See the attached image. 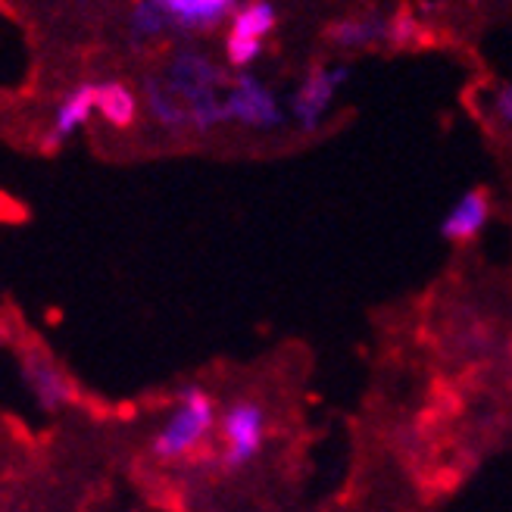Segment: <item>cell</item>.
Instances as JSON below:
<instances>
[{"label":"cell","mask_w":512,"mask_h":512,"mask_svg":"<svg viewBox=\"0 0 512 512\" xmlns=\"http://www.w3.org/2000/svg\"><path fill=\"white\" fill-rule=\"evenodd\" d=\"M216 428V400L191 384L182 394H178L172 413L160 425V431L153 434V456L163 459V463H175V459H185L194 450L207 444V438Z\"/></svg>","instance_id":"1"},{"label":"cell","mask_w":512,"mask_h":512,"mask_svg":"<svg viewBox=\"0 0 512 512\" xmlns=\"http://www.w3.org/2000/svg\"><path fill=\"white\" fill-rule=\"evenodd\" d=\"M219 438H222V463L228 469H244L260 456L266 444V413L256 400H235L225 406L219 419Z\"/></svg>","instance_id":"2"},{"label":"cell","mask_w":512,"mask_h":512,"mask_svg":"<svg viewBox=\"0 0 512 512\" xmlns=\"http://www.w3.org/2000/svg\"><path fill=\"white\" fill-rule=\"evenodd\" d=\"M344 82H347V69H316L306 75V82L291 97V113L300 122V128L313 132Z\"/></svg>","instance_id":"3"},{"label":"cell","mask_w":512,"mask_h":512,"mask_svg":"<svg viewBox=\"0 0 512 512\" xmlns=\"http://www.w3.org/2000/svg\"><path fill=\"white\" fill-rule=\"evenodd\" d=\"M225 110H228V119H238L253 128H275L285 119L278 110V100L260 82L250 79V75H241L235 82L232 94L225 97Z\"/></svg>","instance_id":"4"},{"label":"cell","mask_w":512,"mask_h":512,"mask_svg":"<svg viewBox=\"0 0 512 512\" xmlns=\"http://www.w3.org/2000/svg\"><path fill=\"white\" fill-rule=\"evenodd\" d=\"M22 378L29 384L32 397L38 400V406L44 413H57L72 400V381L63 375V369L47 360L44 353H29L22 360Z\"/></svg>","instance_id":"5"},{"label":"cell","mask_w":512,"mask_h":512,"mask_svg":"<svg viewBox=\"0 0 512 512\" xmlns=\"http://www.w3.org/2000/svg\"><path fill=\"white\" fill-rule=\"evenodd\" d=\"M166 82L185 97V104L191 110L194 100L207 97V94H216V88L222 85V72L200 54H178L172 63H169V72H166Z\"/></svg>","instance_id":"6"},{"label":"cell","mask_w":512,"mask_h":512,"mask_svg":"<svg viewBox=\"0 0 512 512\" xmlns=\"http://www.w3.org/2000/svg\"><path fill=\"white\" fill-rule=\"evenodd\" d=\"M491 216V197L484 188H472L453 203V210L441 222V235L453 244H466L481 235Z\"/></svg>","instance_id":"7"},{"label":"cell","mask_w":512,"mask_h":512,"mask_svg":"<svg viewBox=\"0 0 512 512\" xmlns=\"http://www.w3.org/2000/svg\"><path fill=\"white\" fill-rule=\"evenodd\" d=\"M91 110H97V85H82L72 94H66V100L54 116V125H50V132L44 135V150L54 153L75 132V128L85 125Z\"/></svg>","instance_id":"8"},{"label":"cell","mask_w":512,"mask_h":512,"mask_svg":"<svg viewBox=\"0 0 512 512\" xmlns=\"http://www.w3.org/2000/svg\"><path fill=\"white\" fill-rule=\"evenodd\" d=\"M144 97H147V107H150L153 119H157L160 125H166V128L191 125V110L185 104V97L178 94L166 79H147Z\"/></svg>","instance_id":"9"},{"label":"cell","mask_w":512,"mask_h":512,"mask_svg":"<svg viewBox=\"0 0 512 512\" xmlns=\"http://www.w3.org/2000/svg\"><path fill=\"white\" fill-rule=\"evenodd\" d=\"M182 29H213L235 7V0H160Z\"/></svg>","instance_id":"10"},{"label":"cell","mask_w":512,"mask_h":512,"mask_svg":"<svg viewBox=\"0 0 512 512\" xmlns=\"http://www.w3.org/2000/svg\"><path fill=\"white\" fill-rule=\"evenodd\" d=\"M384 38H391V22L378 16V13H369V16H356V19H344L338 22L335 29H331V41L338 47H369V44H378Z\"/></svg>","instance_id":"11"},{"label":"cell","mask_w":512,"mask_h":512,"mask_svg":"<svg viewBox=\"0 0 512 512\" xmlns=\"http://www.w3.org/2000/svg\"><path fill=\"white\" fill-rule=\"evenodd\" d=\"M97 110L110 125L125 128V125H132L138 116V100L125 85L107 82V85H97Z\"/></svg>","instance_id":"12"},{"label":"cell","mask_w":512,"mask_h":512,"mask_svg":"<svg viewBox=\"0 0 512 512\" xmlns=\"http://www.w3.org/2000/svg\"><path fill=\"white\" fill-rule=\"evenodd\" d=\"M272 29H275V7L269 4V0H250L244 10H238V16L232 22V32L228 35L263 41Z\"/></svg>","instance_id":"13"},{"label":"cell","mask_w":512,"mask_h":512,"mask_svg":"<svg viewBox=\"0 0 512 512\" xmlns=\"http://www.w3.org/2000/svg\"><path fill=\"white\" fill-rule=\"evenodd\" d=\"M175 19L169 16V10L160 4V0H138L132 10V35L135 38H150L160 35L166 25H172Z\"/></svg>","instance_id":"14"},{"label":"cell","mask_w":512,"mask_h":512,"mask_svg":"<svg viewBox=\"0 0 512 512\" xmlns=\"http://www.w3.org/2000/svg\"><path fill=\"white\" fill-rule=\"evenodd\" d=\"M263 41H250V38H238V35H228V60L235 66H247L260 57Z\"/></svg>","instance_id":"15"},{"label":"cell","mask_w":512,"mask_h":512,"mask_svg":"<svg viewBox=\"0 0 512 512\" xmlns=\"http://www.w3.org/2000/svg\"><path fill=\"white\" fill-rule=\"evenodd\" d=\"M494 107H497V116H500L506 125H512V85H503V88L497 91Z\"/></svg>","instance_id":"16"}]
</instances>
